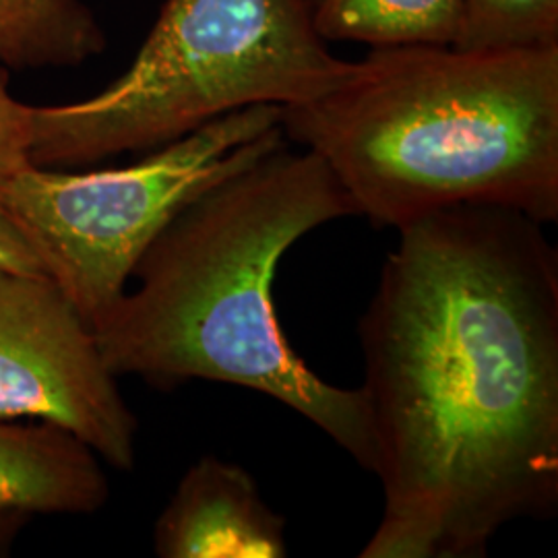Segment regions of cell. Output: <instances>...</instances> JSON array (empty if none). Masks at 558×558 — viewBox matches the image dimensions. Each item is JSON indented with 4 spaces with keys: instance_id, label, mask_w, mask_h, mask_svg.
Listing matches in <instances>:
<instances>
[{
    "instance_id": "obj_1",
    "label": "cell",
    "mask_w": 558,
    "mask_h": 558,
    "mask_svg": "<svg viewBox=\"0 0 558 558\" xmlns=\"http://www.w3.org/2000/svg\"><path fill=\"white\" fill-rule=\"evenodd\" d=\"M359 325L383 488L362 558L484 557L558 509V255L513 209L398 230Z\"/></svg>"
},
{
    "instance_id": "obj_2",
    "label": "cell",
    "mask_w": 558,
    "mask_h": 558,
    "mask_svg": "<svg viewBox=\"0 0 558 558\" xmlns=\"http://www.w3.org/2000/svg\"><path fill=\"white\" fill-rule=\"evenodd\" d=\"M356 216L327 163L290 141L218 180L161 228L94 338L110 373L174 389L236 385L313 422L375 472L362 389L336 387L300 359L279 325L274 279L308 232Z\"/></svg>"
},
{
    "instance_id": "obj_3",
    "label": "cell",
    "mask_w": 558,
    "mask_h": 558,
    "mask_svg": "<svg viewBox=\"0 0 558 558\" xmlns=\"http://www.w3.org/2000/svg\"><path fill=\"white\" fill-rule=\"evenodd\" d=\"M279 124L377 228L459 205L558 220V44L379 46Z\"/></svg>"
},
{
    "instance_id": "obj_4",
    "label": "cell",
    "mask_w": 558,
    "mask_h": 558,
    "mask_svg": "<svg viewBox=\"0 0 558 558\" xmlns=\"http://www.w3.org/2000/svg\"><path fill=\"white\" fill-rule=\"evenodd\" d=\"M313 0H163L126 73L89 100L32 106V163L151 151L251 106L317 100L354 73L320 38Z\"/></svg>"
},
{
    "instance_id": "obj_5",
    "label": "cell",
    "mask_w": 558,
    "mask_h": 558,
    "mask_svg": "<svg viewBox=\"0 0 558 558\" xmlns=\"http://www.w3.org/2000/svg\"><path fill=\"white\" fill-rule=\"evenodd\" d=\"M279 122L281 108L263 104L214 120L124 168L59 172L32 166L0 182V211L94 327L189 201L286 141Z\"/></svg>"
},
{
    "instance_id": "obj_6",
    "label": "cell",
    "mask_w": 558,
    "mask_h": 558,
    "mask_svg": "<svg viewBox=\"0 0 558 558\" xmlns=\"http://www.w3.org/2000/svg\"><path fill=\"white\" fill-rule=\"evenodd\" d=\"M36 420L117 470L137 461L140 424L94 329L46 274L0 269V420Z\"/></svg>"
},
{
    "instance_id": "obj_7",
    "label": "cell",
    "mask_w": 558,
    "mask_h": 558,
    "mask_svg": "<svg viewBox=\"0 0 558 558\" xmlns=\"http://www.w3.org/2000/svg\"><path fill=\"white\" fill-rule=\"evenodd\" d=\"M161 558L288 557L286 519L236 463L205 456L180 478L154 527Z\"/></svg>"
},
{
    "instance_id": "obj_8",
    "label": "cell",
    "mask_w": 558,
    "mask_h": 558,
    "mask_svg": "<svg viewBox=\"0 0 558 558\" xmlns=\"http://www.w3.org/2000/svg\"><path fill=\"white\" fill-rule=\"evenodd\" d=\"M110 497L100 458L59 426L0 420V509L92 515Z\"/></svg>"
},
{
    "instance_id": "obj_9",
    "label": "cell",
    "mask_w": 558,
    "mask_h": 558,
    "mask_svg": "<svg viewBox=\"0 0 558 558\" xmlns=\"http://www.w3.org/2000/svg\"><path fill=\"white\" fill-rule=\"evenodd\" d=\"M104 48V29L81 0H0V62L9 66H75Z\"/></svg>"
},
{
    "instance_id": "obj_10",
    "label": "cell",
    "mask_w": 558,
    "mask_h": 558,
    "mask_svg": "<svg viewBox=\"0 0 558 558\" xmlns=\"http://www.w3.org/2000/svg\"><path fill=\"white\" fill-rule=\"evenodd\" d=\"M313 20L327 41L442 46L459 41L463 0H317Z\"/></svg>"
},
{
    "instance_id": "obj_11",
    "label": "cell",
    "mask_w": 558,
    "mask_h": 558,
    "mask_svg": "<svg viewBox=\"0 0 558 558\" xmlns=\"http://www.w3.org/2000/svg\"><path fill=\"white\" fill-rule=\"evenodd\" d=\"M558 44V0H463L461 48H536Z\"/></svg>"
},
{
    "instance_id": "obj_12",
    "label": "cell",
    "mask_w": 558,
    "mask_h": 558,
    "mask_svg": "<svg viewBox=\"0 0 558 558\" xmlns=\"http://www.w3.org/2000/svg\"><path fill=\"white\" fill-rule=\"evenodd\" d=\"M32 166V106L11 96L0 71V182Z\"/></svg>"
},
{
    "instance_id": "obj_13",
    "label": "cell",
    "mask_w": 558,
    "mask_h": 558,
    "mask_svg": "<svg viewBox=\"0 0 558 558\" xmlns=\"http://www.w3.org/2000/svg\"><path fill=\"white\" fill-rule=\"evenodd\" d=\"M0 269L20 274H46L34 248L23 239L17 226L0 211Z\"/></svg>"
},
{
    "instance_id": "obj_14",
    "label": "cell",
    "mask_w": 558,
    "mask_h": 558,
    "mask_svg": "<svg viewBox=\"0 0 558 558\" xmlns=\"http://www.w3.org/2000/svg\"><path fill=\"white\" fill-rule=\"evenodd\" d=\"M32 519V515L23 511H11V509H0V557H4L11 548L13 542L17 539L21 530L25 523Z\"/></svg>"
},
{
    "instance_id": "obj_15",
    "label": "cell",
    "mask_w": 558,
    "mask_h": 558,
    "mask_svg": "<svg viewBox=\"0 0 558 558\" xmlns=\"http://www.w3.org/2000/svg\"><path fill=\"white\" fill-rule=\"evenodd\" d=\"M313 2H317V0H313Z\"/></svg>"
}]
</instances>
